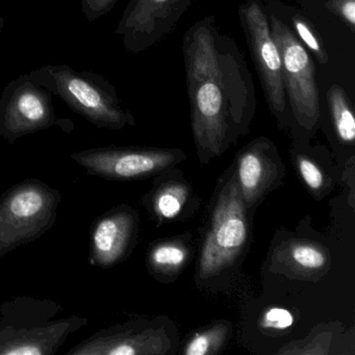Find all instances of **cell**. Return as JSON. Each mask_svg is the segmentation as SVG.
<instances>
[{"label": "cell", "instance_id": "obj_5", "mask_svg": "<svg viewBox=\"0 0 355 355\" xmlns=\"http://www.w3.org/2000/svg\"><path fill=\"white\" fill-rule=\"evenodd\" d=\"M62 195L40 180H22L0 196V257L46 234L58 217Z\"/></svg>", "mask_w": 355, "mask_h": 355}, {"label": "cell", "instance_id": "obj_24", "mask_svg": "<svg viewBox=\"0 0 355 355\" xmlns=\"http://www.w3.org/2000/svg\"><path fill=\"white\" fill-rule=\"evenodd\" d=\"M3 16L0 15V33H1V31H3Z\"/></svg>", "mask_w": 355, "mask_h": 355}, {"label": "cell", "instance_id": "obj_10", "mask_svg": "<svg viewBox=\"0 0 355 355\" xmlns=\"http://www.w3.org/2000/svg\"><path fill=\"white\" fill-rule=\"evenodd\" d=\"M195 0H130L117 24L124 49L141 53L174 32Z\"/></svg>", "mask_w": 355, "mask_h": 355}, {"label": "cell", "instance_id": "obj_9", "mask_svg": "<svg viewBox=\"0 0 355 355\" xmlns=\"http://www.w3.org/2000/svg\"><path fill=\"white\" fill-rule=\"evenodd\" d=\"M53 98L30 74L7 85L0 97V137L14 144L18 139L57 124Z\"/></svg>", "mask_w": 355, "mask_h": 355}, {"label": "cell", "instance_id": "obj_13", "mask_svg": "<svg viewBox=\"0 0 355 355\" xmlns=\"http://www.w3.org/2000/svg\"><path fill=\"white\" fill-rule=\"evenodd\" d=\"M236 159V182L247 209H250L279 182L282 162L273 143L263 137L242 149Z\"/></svg>", "mask_w": 355, "mask_h": 355}, {"label": "cell", "instance_id": "obj_11", "mask_svg": "<svg viewBox=\"0 0 355 355\" xmlns=\"http://www.w3.org/2000/svg\"><path fill=\"white\" fill-rule=\"evenodd\" d=\"M138 224V214L128 205L113 207L97 217L90 230V265L109 269L124 261L134 247Z\"/></svg>", "mask_w": 355, "mask_h": 355}, {"label": "cell", "instance_id": "obj_22", "mask_svg": "<svg viewBox=\"0 0 355 355\" xmlns=\"http://www.w3.org/2000/svg\"><path fill=\"white\" fill-rule=\"evenodd\" d=\"M325 8L355 34V0H328Z\"/></svg>", "mask_w": 355, "mask_h": 355}, {"label": "cell", "instance_id": "obj_14", "mask_svg": "<svg viewBox=\"0 0 355 355\" xmlns=\"http://www.w3.org/2000/svg\"><path fill=\"white\" fill-rule=\"evenodd\" d=\"M275 259L290 272L313 277L321 275L329 268L327 250L321 245L309 241L284 243L276 250Z\"/></svg>", "mask_w": 355, "mask_h": 355}, {"label": "cell", "instance_id": "obj_20", "mask_svg": "<svg viewBox=\"0 0 355 355\" xmlns=\"http://www.w3.org/2000/svg\"><path fill=\"white\" fill-rule=\"evenodd\" d=\"M295 164L307 189L315 196H322L323 191L327 189L328 180L319 163L309 155L299 153L295 157Z\"/></svg>", "mask_w": 355, "mask_h": 355}, {"label": "cell", "instance_id": "obj_4", "mask_svg": "<svg viewBox=\"0 0 355 355\" xmlns=\"http://www.w3.org/2000/svg\"><path fill=\"white\" fill-rule=\"evenodd\" d=\"M249 240L247 207L236 182L234 168L220 182L205 230L198 275L209 279L232 267Z\"/></svg>", "mask_w": 355, "mask_h": 355}, {"label": "cell", "instance_id": "obj_12", "mask_svg": "<svg viewBox=\"0 0 355 355\" xmlns=\"http://www.w3.org/2000/svg\"><path fill=\"white\" fill-rule=\"evenodd\" d=\"M165 338L159 330L146 327L142 322H128L98 330L66 355L163 354L168 348Z\"/></svg>", "mask_w": 355, "mask_h": 355}, {"label": "cell", "instance_id": "obj_1", "mask_svg": "<svg viewBox=\"0 0 355 355\" xmlns=\"http://www.w3.org/2000/svg\"><path fill=\"white\" fill-rule=\"evenodd\" d=\"M182 55L193 136L207 162L248 132L257 112L254 82L240 46L214 16L187 31Z\"/></svg>", "mask_w": 355, "mask_h": 355}, {"label": "cell", "instance_id": "obj_19", "mask_svg": "<svg viewBox=\"0 0 355 355\" xmlns=\"http://www.w3.org/2000/svg\"><path fill=\"white\" fill-rule=\"evenodd\" d=\"M292 30L303 46L318 60L321 65H326L329 61L327 51L324 46L323 39L320 36L315 26L300 14H295L291 18Z\"/></svg>", "mask_w": 355, "mask_h": 355}, {"label": "cell", "instance_id": "obj_2", "mask_svg": "<svg viewBox=\"0 0 355 355\" xmlns=\"http://www.w3.org/2000/svg\"><path fill=\"white\" fill-rule=\"evenodd\" d=\"M60 303L20 295L0 304V355H55L71 334L88 324L62 317Z\"/></svg>", "mask_w": 355, "mask_h": 355}, {"label": "cell", "instance_id": "obj_23", "mask_svg": "<svg viewBox=\"0 0 355 355\" xmlns=\"http://www.w3.org/2000/svg\"><path fill=\"white\" fill-rule=\"evenodd\" d=\"M119 0H82V11L90 22L96 21L109 14Z\"/></svg>", "mask_w": 355, "mask_h": 355}, {"label": "cell", "instance_id": "obj_18", "mask_svg": "<svg viewBox=\"0 0 355 355\" xmlns=\"http://www.w3.org/2000/svg\"><path fill=\"white\" fill-rule=\"evenodd\" d=\"M228 334V324H215L203 331L196 332L187 343L184 353L186 355L215 354L227 340Z\"/></svg>", "mask_w": 355, "mask_h": 355}, {"label": "cell", "instance_id": "obj_15", "mask_svg": "<svg viewBox=\"0 0 355 355\" xmlns=\"http://www.w3.org/2000/svg\"><path fill=\"white\" fill-rule=\"evenodd\" d=\"M192 197L188 182L167 180L157 182L143 201L157 221H172L186 213Z\"/></svg>", "mask_w": 355, "mask_h": 355}, {"label": "cell", "instance_id": "obj_17", "mask_svg": "<svg viewBox=\"0 0 355 355\" xmlns=\"http://www.w3.org/2000/svg\"><path fill=\"white\" fill-rule=\"evenodd\" d=\"M190 253L184 243L167 241L155 245L149 251L148 267L157 274H173L182 271Z\"/></svg>", "mask_w": 355, "mask_h": 355}, {"label": "cell", "instance_id": "obj_8", "mask_svg": "<svg viewBox=\"0 0 355 355\" xmlns=\"http://www.w3.org/2000/svg\"><path fill=\"white\" fill-rule=\"evenodd\" d=\"M90 175L114 180L148 178L186 159L178 149L107 146L86 149L70 155Z\"/></svg>", "mask_w": 355, "mask_h": 355}, {"label": "cell", "instance_id": "obj_21", "mask_svg": "<svg viewBox=\"0 0 355 355\" xmlns=\"http://www.w3.org/2000/svg\"><path fill=\"white\" fill-rule=\"evenodd\" d=\"M294 323V317L288 309L282 307H271L261 315L259 325L263 329L284 330Z\"/></svg>", "mask_w": 355, "mask_h": 355}, {"label": "cell", "instance_id": "obj_16", "mask_svg": "<svg viewBox=\"0 0 355 355\" xmlns=\"http://www.w3.org/2000/svg\"><path fill=\"white\" fill-rule=\"evenodd\" d=\"M326 99L336 136L345 144H353L355 141V116L348 95L342 87L332 85L328 89Z\"/></svg>", "mask_w": 355, "mask_h": 355}, {"label": "cell", "instance_id": "obj_7", "mask_svg": "<svg viewBox=\"0 0 355 355\" xmlns=\"http://www.w3.org/2000/svg\"><path fill=\"white\" fill-rule=\"evenodd\" d=\"M239 19L251 58L259 74L270 112L284 125L288 101L279 49L272 38L267 11L261 0H245L239 7Z\"/></svg>", "mask_w": 355, "mask_h": 355}, {"label": "cell", "instance_id": "obj_3", "mask_svg": "<svg viewBox=\"0 0 355 355\" xmlns=\"http://www.w3.org/2000/svg\"><path fill=\"white\" fill-rule=\"evenodd\" d=\"M28 74L97 128L119 130L135 125L134 116L122 105L115 87L101 74L67 65H45Z\"/></svg>", "mask_w": 355, "mask_h": 355}, {"label": "cell", "instance_id": "obj_6", "mask_svg": "<svg viewBox=\"0 0 355 355\" xmlns=\"http://www.w3.org/2000/svg\"><path fill=\"white\" fill-rule=\"evenodd\" d=\"M272 38L280 51L288 107L299 126L315 132L321 117L317 69L309 51L291 26L266 8Z\"/></svg>", "mask_w": 355, "mask_h": 355}]
</instances>
